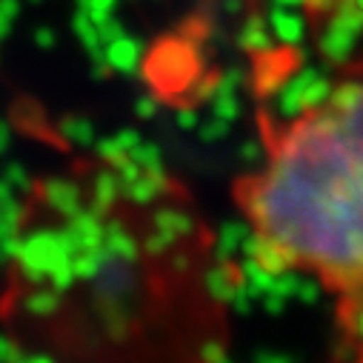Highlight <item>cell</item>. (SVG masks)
Here are the masks:
<instances>
[{
  "instance_id": "obj_1",
  "label": "cell",
  "mask_w": 363,
  "mask_h": 363,
  "mask_svg": "<svg viewBox=\"0 0 363 363\" xmlns=\"http://www.w3.org/2000/svg\"><path fill=\"white\" fill-rule=\"evenodd\" d=\"M238 201L269 266L312 275L337 301L363 292V60L266 135Z\"/></svg>"
},
{
  "instance_id": "obj_2",
  "label": "cell",
  "mask_w": 363,
  "mask_h": 363,
  "mask_svg": "<svg viewBox=\"0 0 363 363\" xmlns=\"http://www.w3.org/2000/svg\"><path fill=\"white\" fill-rule=\"evenodd\" d=\"M337 326L349 354L363 360V292L337 301Z\"/></svg>"
}]
</instances>
